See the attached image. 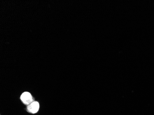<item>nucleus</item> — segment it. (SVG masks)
I'll return each instance as SVG.
<instances>
[{"label":"nucleus","instance_id":"nucleus-1","mask_svg":"<svg viewBox=\"0 0 154 115\" xmlns=\"http://www.w3.org/2000/svg\"><path fill=\"white\" fill-rule=\"evenodd\" d=\"M20 99L22 102L26 105L30 104L32 103L33 100L31 93L27 92H26L22 93V95H21Z\"/></svg>","mask_w":154,"mask_h":115},{"label":"nucleus","instance_id":"nucleus-2","mask_svg":"<svg viewBox=\"0 0 154 115\" xmlns=\"http://www.w3.org/2000/svg\"><path fill=\"white\" fill-rule=\"evenodd\" d=\"M39 104L38 102L34 101L27 107V110L32 114L37 113L39 109Z\"/></svg>","mask_w":154,"mask_h":115}]
</instances>
